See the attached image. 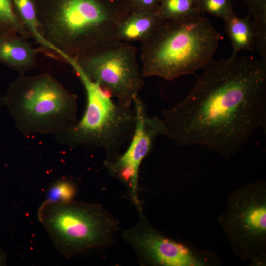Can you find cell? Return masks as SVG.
<instances>
[{
  "mask_svg": "<svg viewBox=\"0 0 266 266\" xmlns=\"http://www.w3.org/2000/svg\"><path fill=\"white\" fill-rule=\"evenodd\" d=\"M111 0H110V1ZM40 33L58 59L66 63L102 44L117 40L129 13L104 0H35Z\"/></svg>",
  "mask_w": 266,
  "mask_h": 266,
  "instance_id": "cell-2",
  "label": "cell"
},
{
  "mask_svg": "<svg viewBox=\"0 0 266 266\" xmlns=\"http://www.w3.org/2000/svg\"><path fill=\"white\" fill-rule=\"evenodd\" d=\"M138 4V8L135 11H153L156 0H135Z\"/></svg>",
  "mask_w": 266,
  "mask_h": 266,
  "instance_id": "cell-19",
  "label": "cell"
},
{
  "mask_svg": "<svg viewBox=\"0 0 266 266\" xmlns=\"http://www.w3.org/2000/svg\"><path fill=\"white\" fill-rule=\"evenodd\" d=\"M222 39L211 22L199 14L162 21L141 42L142 75L172 80L194 73L212 61Z\"/></svg>",
  "mask_w": 266,
  "mask_h": 266,
  "instance_id": "cell-3",
  "label": "cell"
},
{
  "mask_svg": "<svg viewBox=\"0 0 266 266\" xmlns=\"http://www.w3.org/2000/svg\"><path fill=\"white\" fill-rule=\"evenodd\" d=\"M13 4L17 17L31 38L39 44L45 53L57 59L53 49L40 33L35 0H13Z\"/></svg>",
  "mask_w": 266,
  "mask_h": 266,
  "instance_id": "cell-14",
  "label": "cell"
},
{
  "mask_svg": "<svg viewBox=\"0 0 266 266\" xmlns=\"http://www.w3.org/2000/svg\"><path fill=\"white\" fill-rule=\"evenodd\" d=\"M161 22L157 12L133 11L120 22L117 30V40L142 42Z\"/></svg>",
  "mask_w": 266,
  "mask_h": 266,
  "instance_id": "cell-12",
  "label": "cell"
},
{
  "mask_svg": "<svg viewBox=\"0 0 266 266\" xmlns=\"http://www.w3.org/2000/svg\"><path fill=\"white\" fill-rule=\"evenodd\" d=\"M4 105V100H3V97L2 96L0 92V108L2 106V105Z\"/></svg>",
  "mask_w": 266,
  "mask_h": 266,
  "instance_id": "cell-21",
  "label": "cell"
},
{
  "mask_svg": "<svg viewBox=\"0 0 266 266\" xmlns=\"http://www.w3.org/2000/svg\"><path fill=\"white\" fill-rule=\"evenodd\" d=\"M137 52L135 46L115 40L93 48L73 59L91 80L119 103L130 106L144 85Z\"/></svg>",
  "mask_w": 266,
  "mask_h": 266,
  "instance_id": "cell-8",
  "label": "cell"
},
{
  "mask_svg": "<svg viewBox=\"0 0 266 266\" xmlns=\"http://www.w3.org/2000/svg\"><path fill=\"white\" fill-rule=\"evenodd\" d=\"M218 221L234 252L242 260L264 264L266 257V185L248 184L229 197Z\"/></svg>",
  "mask_w": 266,
  "mask_h": 266,
  "instance_id": "cell-7",
  "label": "cell"
},
{
  "mask_svg": "<svg viewBox=\"0 0 266 266\" xmlns=\"http://www.w3.org/2000/svg\"><path fill=\"white\" fill-rule=\"evenodd\" d=\"M198 5L199 9L224 20L233 14L229 0H199Z\"/></svg>",
  "mask_w": 266,
  "mask_h": 266,
  "instance_id": "cell-18",
  "label": "cell"
},
{
  "mask_svg": "<svg viewBox=\"0 0 266 266\" xmlns=\"http://www.w3.org/2000/svg\"><path fill=\"white\" fill-rule=\"evenodd\" d=\"M157 14L162 21L186 19L198 15L194 8L195 0H163Z\"/></svg>",
  "mask_w": 266,
  "mask_h": 266,
  "instance_id": "cell-15",
  "label": "cell"
},
{
  "mask_svg": "<svg viewBox=\"0 0 266 266\" xmlns=\"http://www.w3.org/2000/svg\"><path fill=\"white\" fill-rule=\"evenodd\" d=\"M224 20L225 30L232 45V55H237L241 50L253 51L256 34L249 17L241 18L233 13Z\"/></svg>",
  "mask_w": 266,
  "mask_h": 266,
  "instance_id": "cell-13",
  "label": "cell"
},
{
  "mask_svg": "<svg viewBox=\"0 0 266 266\" xmlns=\"http://www.w3.org/2000/svg\"><path fill=\"white\" fill-rule=\"evenodd\" d=\"M133 105L136 122L133 135L124 153L112 159H106L104 165L108 172L128 186L135 204L138 206V180L139 167L150 153L158 137L166 135V129L162 119L149 116L142 99L137 96Z\"/></svg>",
  "mask_w": 266,
  "mask_h": 266,
  "instance_id": "cell-9",
  "label": "cell"
},
{
  "mask_svg": "<svg viewBox=\"0 0 266 266\" xmlns=\"http://www.w3.org/2000/svg\"><path fill=\"white\" fill-rule=\"evenodd\" d=\"M37 217L56 249L67 257L110 244L118 226L101 205L73 200L44 201Z\"/></svg>",
  "mask_w": 266,
  "mask_h": 266,
  "instance_id": "cell-6",
  "label": "cell"
},
{
  "mask_svg": "<svg viewBox=\"0 0 266 266\" xmlns=\"http://www.w3.org/2000/svg\"><path fill=\"white\" fill-rule=\"evenodd\" d=\"M14 32L0 33V62L21 74L37 65L38 50Z\"/></svg>",
  "mask_w": 266,
  "mask_h": 266,
  "instance_id": "cell-11",
  "label": "cell"
},
{
  "mask_svg": "<svg viewBox=\"0 0 266 266\" xmlns=\"http://www.w3.org/2000/svg\"><path fill=\"white\" fill-rule=\"evenodd\" d=\"M8 32L16 33L27 39L31 38L16 15L13 0H0V33Z\"/></svg>",
  "mask_w": 266,
  "mask_h": 266,
  "instance_id": "cell-16",
  "label": "cell"
},
{
  "mask_svg": "<svg viewBox=\"0 0 266 266\" xmlns=\"http://www.w3.org/2000/svg\"><path fill=\"white\" fill-rule=\"evenodd\" d=\"M68 64L84 87L87 103L81 119L57 135L58 141L72 147L101 149L106 159L118 156L134 133L136 117L133 107L113 101L106 92L84 73L73 59H70Z\"/></svg>",
  "mask_w": 266,
  "mask_h": 266,
  "instance_id": "cell-5",
  "label": "cell"
},
{
  "mask_svg": "<svg viewBox=\"0 0 266 266\" xmlns=\"http://www.w3.org/2000/svg\"><path fill=\"white\" fill-rule=\"evenodd\" d=\"M3 100L26 134L56 136L77 121L76 96L47 73L21 74L10 84Z\"/></svg>",
  "mask_w": 266,
  "mask_h": 266,
  "instance_id": "cell-4",
  "label": "cell"
},
{
  "mask_svg": "<svg viewBox=\"0 0 266 266\" xmlns=\"http://www.w3.org/2000/svg\"><path fill=\"white\" fill-rule=\"evenodd\" d=\"M203 68L188 95L163 111L166 135L179 146H205L229 159L257 129H266V61L232 55Z\"/></svg>",
  "mask_w": 266,
  "mask_h": 266,
  "instance_id": "cell-1",
  "label": "cell"
},
{
  "mask_svg": "<svg viewBox=\"0 0 266 266\" xmlns=\"http://www.w3.org/2000/svg\"><path fill=\"white\" fill-rule=\"evenodd\" d=\"M139 222L123 233L125 240L136 251L141 262L153 266H200L205 264L197 252L154 229L145 219L141 207Z\"/></svg>",
  "mask_w": 266,
  "mask_h": 266,
  "instance_id": "cell-10",
  "label": "cell"
},
{
  "mask_svg": "<svg viewBox=\"0 0 266 266\" xmlns=\"http://www.w3.org/2000/svg\"><path fill=\"white\" fill-rule=\"evenodd\" d=\"M77 193L75 184L68 180L61 179L49 187L44 200L51 202H64L73 200Z\"/></svg>",
  "mask_w": 266,
  "mask_h": 266,
  "instance_id": "cell-17",
  "label": "cell"
},
{
  "mask_svg": "<svg viewBox=\"0 0 266 266\" xmlns=\"http://www.w3.org/2000/svg\"><path fill=\"white\" fill-rule=\"evenodd\" d=\"M6 256L3 252L1 249L0 248V266L4 264L5 261Z\"/></svg>",
  "mask_w": 266,
  "mask_h": 266,
  "instance_id": "cell-20",
  "label": "cell"
}]
</instances>
